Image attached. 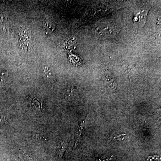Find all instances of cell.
<instances>
[{
  "instance_id": "6da1fadb",
  "label": "cell",
  "mask_w": 161,
  "mask_h": 161,
  "mask_svg": "<svg viewBox=\"0 0 161 161\" xmlns=\"http://www.w3.org/2000/svg\"><path fill=\"white\" fill-rule=\"evenodd\" d=\"M116 29L110 24H103L98 26L95 29L96 34L101 38L113 37L116 34Z\"/></svg>"
},
{
  "instance_id": "7a4b0ae2",
  "label": "cell",
  "mask_w": 161,
  "mask_h": 161,
  "mask_svg": "<svg viewBox=\"0 0 161 161\" xmlns=\"http://www.w3.org/2000/svg\"><path fill=\"white\" fill-rule=\"evenodd\" d=\"M85 121L84 119L79 124L75 133V143L73 150L76 149L79 146L81 139V136L84 130L85 129Z\"/></svg>"
},
{
  "instance_id": "3957f363",
  "label": "cell",
  "mask_w": 161,
  "mask_h": 161,
  "mask_svg": "<svg viewBox=\"0 0 161 161\" xmlns=\"http://www.w3.org/2000/svg\"><path fill=\"white\" fill-rule=\"evenodd\" d=\"M43 26H44L45 30L47 32H51L52 31L55 29V25L53 22L52 20L46 19L43 22Z\"/></svg>"
},
{
  "instance_id": "277c9868",
  "label": "cell",
  "mask_w": 161,
  "mask_h": 161,
  "mask_svg": "<svg viewBox=\"0 0 161 161\" xmlns=\"http://www.w3.org/2000/svg\"><path fill=\"white\" fill-rule=\"evenodd\" d=\"M69 142L68 141H64L61 144V147H60V150L59 151V159L62 158V157L64 154V152L66 151L68 147Z\"/></svg>"
},
{
  "instance_id": "5b68a950",
  "label": "cell",
  "mask_w": 161,
  "mask_h": 161,
  "mask_svg": "<svg viewBox=\"0 0 161 161\" xmlns=\"http://www.w3.org/2000/svg\"><path fill=\"white\" fill-rule=\"evenodd\" d=\"M43 74L44 77L47 79H51L52 78V71L47 66L45 67L43 69Z\"/></svg>"
},
{
  "instance_id": "8992f818",
  "label": "cell",
  "mask_w": 161,
  "mask_h": 161,
  "mask_svg": "<svg viewBox=\"0 0 161 161\" xmlns=\"http://www.w3.org/2000/svg\"><path fill=\"white\" fill-rule=\"evenodd\" d=\"M148 161H160V158L158 156H153L148 158Z\"/></svg>"
},
{
  "instance_id": "52a82bcc",
  "label": "cell",
  "mask_w": 161,
  "mask_h": 161,
  "mask_svg": "<svg viewBox=\"0 0 161 161\" xmlns=\"http://www.w3.org/2000/svg\"><path fill=\"white\" fill-rule=\"evenodd\" d=\"M7 120V117H6V115H0V124L5 123Z\"/></svg>"
}]
</instances>
